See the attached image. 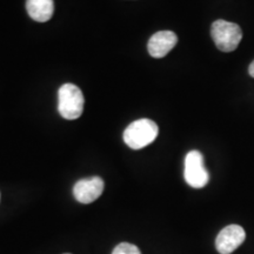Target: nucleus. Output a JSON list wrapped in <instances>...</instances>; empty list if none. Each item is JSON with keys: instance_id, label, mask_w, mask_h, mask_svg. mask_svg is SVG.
I'll list each match as a JSON object with an SVG mask.
<instances>
[{"instance_id": "nucleus-4", "label": "nucleus", "mask_w": 254, "mask_h": 254, "mask_svg": "<svg viewBox=\"0 0 254 254\" xmlns=\"http://www.w3.org/2000/svg\"><path fill=\"white\" fill-rule=\"evenodd\" d=\"M184 177L186 183L193 189H202L207 185L209 176L204 166V157L199 151H190L187 153Z\"/></svg>"}, {"instance_id": "nucleus-5", "label": "nucleus", "mask_w": 254, "mask_h": 254, "mask_svg": "<svg viewBox=\"0 0 254 254\" xmlns=\"http://www.w3.org/2000/svg\"><path fill=\"white\" fill-rule=\"evenodd\" d=\"M104 187V180L99 177L81 179L73 187V195L81 204H91L103 194Z\"/></svg>"}, {"instance_id": "nucleus-7", "label": "nucleus", "mask_w": 254, "mask_h": 254, "mask_svg": "<svg viewBox=\"0 0 254 254\" xmlns=\"http://www.w3.org/2000/svg\"><path fill=\"white\" fill-rule=\"evenodd\" d=\"M178 43L177 34L172 31H160L154 33L148 40L147 50L153 58H164Z\"/></svg>"}, {"instance_id": "nucleus-2", "label": "nucleus", "mask_w": 254, "mask_h": 254, "mask_svg": "<svg viewBox=\"0 0 254 254\" xmlns=\"http://www.w3.org/2000/svg\"><path fill=\"white\" fill-rule=\"evenodd\" d=\"M84 94L74 84H64L58 92V111L66 120H75L84 112Z\"/></svg>"}, {"instance_id": "nucleus-1", "label": "nucleus", "mask_w": 254, "mask_h": 254, "mask_svg": "<svg viewBox=\"0 0 254 254\" xmlns=\"http://www.w3.org/2000/svg\"><path fill=\"white\" fill-rule=\"evenodd\" d=\"M159 134V127L151 119H139L129 124L124 132V141L132 150H141L152 144Z\"/></svg>"}, {"instance_id": "nucleus-8", "label": "nucleus", "mask_w": 254, "mask_h": 254, "mask_svg": "<svg viewBox=\"0 0 254 254\" xmlns=\"http://www.w3.org/2000/svg\"><path fill=\"white\" fill-rule=\"evenodd\" d=\"M26 9L33 20L46 23L55 12V2L53 0H26Z\"/></svg>"}, {"instance_id": "nucleus-6", "label": "nucleus", "mask_w": 254, "mask_h": 254, "mask_svg": "<svg viewBox=\"0 0 254 254\" xmlns=\"http://www.w3.org/2000/svg\"><path fill=\"white\" fill-rule=\"evenodd\" d=\"M246 239V233L239 225H228L220 231L215 240L218 252L220 254H231L234 252Z\"/></svg>"}, {"instance_id": "nucleus-10", "label": "nucleus", "mask_w": 254, "mask_h": 254, "mask_svg": "<svg viewBox=\"0 0 254 254\" xmlns=\"http://www.w3.org/2000/svg\"><path fill=\"white\" fill-rule=\"evenodd\" d=\"M249 73H250L251 77L254 78V60H253L252 63H251V65H250V67H249Z\"/></svg>"}, {"instance_id": "nucleus-11", "label": "nucleus", "mask_w": 254, "mask_h": 254, "mask_svg": "<svg viewBox=\"0 0 254 254\" xmlns=\"http://www.w3.org/2000/svg\"><path fill=\"white\" fill-rule=\"evenodd\" d=\"M66 254H68V253H66Z\"/></svg>"}, {"instance_id": "nucleus-9", "label": "nucleus", "mask_w": 254, "mask_h": 254, "mask_svg": "<svg viewBox=\"0 0 254 254\" xmlns=\"http://www.w3.org/2000/svg\"><path fill=\"white\" fill-rule=\"evenodd\" d=\"M112 254H141V253H140V250H139L136 246L132 245V244L122 243L113 250Z\"/></svg>"}, {"instance_id": "nucleus-3", "label": "nucleus", "mask_w": 254, "mask_h": 254, "mask_svg": "<svg viewBox=\"0 0 254 254\" xmlns=\"http://www.w3.org/2000/svg\"><path fill=\"white\" fill-rule=\"evenodd\" d=\"M211 36L219 50L222 52H232L239 46L243 31L239 25L226 20H217L212 24Z\"/></svg>"}]
</instances>
